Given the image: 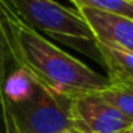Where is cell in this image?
<instances>
[{"label":"cell","instance_id":"cell-8","mask_svg":"<svg viewBox=\"0 0 133 133\" xmlns=\"http://www.w3.org/2000/svg\"><path fill=\"white\" fill-rule=\"evenodd\" d=\"M102 100H104L115 110L133 120V89L126 86L109 84L103 89L95 92Z\"/></svg>","mask_w":133,"mask_h":133},{"label":"cell","instance_id":"cell-11","mask_svg":"<svg viewBox=\"0 0 133 133\" xmlns=\"http://www.w3.org/2000/svg\"><path fill=\"white\" fill-rule=\"evenodd\" d=\"M123 133H133V127H132V129H127L126 132H123Z\"/></svg>","mask_w":133,"mask_h":133},{"label":"cell","instance_id":"cell-9","mask_svg":"<svg viewBox=\"0 0 133 133\" xmlns=\"http://www.w3.org/2000/svg\"><path fill=\"white\" fill-rule=\"evenodd\" d=\"M75 9H93L110 12L124 17L133 19V0H69Z\"/></svg>","mask_w":133,"mask_h":133},{"label":"cell","instance_id":"cell-2","mask_svg":"<svg viewBox=\"0 0 133 133\" xmlns=\"http://www.w3.org/2000/svg\"><path fill=\"white\" fill-rule=\"evenodd\" d=\"M17 15L39 33L53 37L102 63L96 42L76 9L55 0H9Z\"/></svg>","mask_w":133,"mask_h":133},{"label":"cell","instance_id":"cell-1","mask_svg":"<svg viewBox=\"0 0 133 133\" xmlns=\"http://www.w3.org/2000/svg\"><path fill=\"white\" fill-rule=\"evenodd\" d=\"M0 22L15 63L47 89L76 99L110 84L104 75L30 27L9 0H0Z\"/></svg>","mask_w":133,"mask_h":133},{"label":"cell","instance_id":"cell-3","mask_svg":"<svg viewBox=\"0 0 133 133\" xmlns=\"http://www.w3.org/2000/svg\"><path fill=\"white\" fill-rule=\"evenodd\" d=\"M72 99L36 82L27 95L9 103L10 133H57L73 130Z\"/></svg>","mask_w":133,"mask_h":133},{"label":"cell","instance_id":"cell-5","mask_svg":"<svg viewBox=\"0 0 133 133\" xmlns=\"http://www.w3.org/2000/svg\"><path fill=\"white\" fill-rule=\"evenodd\" d=\"M96 43L133 52V19L110 12L77 9Z\"/></svg>","mask_w":133,"mask_h":133},{"label":"cell","instance_id":"cell-7","mask_svg":"<svg viewBox=\"0 0 133 133\" xmlns=\"http://www.w3.org/2000/svg\"><path fill=\"white\" fill-rule=\"evenodd\" d=\"M15 64L16 63L10 52L9 42L0 22V133H10V117L6 96H4V86L9 73L12 72Z\"/></svg>","mask_w":133,"mask_h":133},{"label":"cell","instance_id":"cell-10","mask_svg":"<svg viewBox=\"0 0 133 133\" xmlns=\"http://www.w3.org/2000/svg\"><path fill=\"white\" fill-rule=\"evenodd\" d=\"M57 133H77L76 130H64V132H57Z\"/></svg>","mask_w":133,"mask_h":133},{"label":"cell","instance_id":"cell-4","mask_svg":"<svg viewBox=\"0 0 133 133\" xmlns=\"http://www.w3.org/2000/svg\"><path fill=\"white\" fill-rule=\"evenodd\" d=\"M70 120L77 133H123L133 127V120L109 106L95 92L72 99Z\"/></svg>","mask_w":133,"mask_h":133},{"label":"cell","instance_id":"cell-6","mask_svg":"<svg viewBox=\"0 0 133 133\" xmlns=\"http://www.w3.org/2000/svg\"><path fill=\"white\" fill-rule=\"evenodd\" d=\"M96 49L107 70L109 83L133 89V52L102 43H96Z\"/></svg>","mask_w":133,"mask_h":133}]
</instances>
